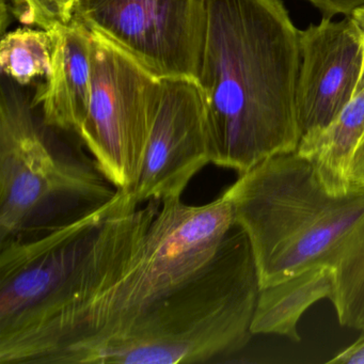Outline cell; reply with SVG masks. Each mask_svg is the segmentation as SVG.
I'll return each mask as SVG.
<instances>
[{
    "instance_id": "18",
    "label": "cell",
    "mask_w": 364,
    "mask_h": 364,
    "mask_svg": "<svg viewBox=\"0 0 364 364\" xmlns=\"http://www.w3.org/2000/svg\"><path fill=\"white\" fill-rule=\"evenodd\" d=\"M348 176L351 184L364 186V137L355 149L349 166Z\"/></svg>"
},
{
    "instance_id": "12",
    "label": "cell",
    "mask_w": 364,
    "mask_h": 364,
    "mask_svg": "<svg viewBox=\"0 0 364 364\" xmlns=\"http://www.w3.org/2000/svg\"><path fill=\"white\" fill-rule=\"evenodd\" d=\"M364 137V87H362L331 123L304 134L297 152L314 165L321 182L333 193L351 187L349 166Z\"/></svg>"
},
{
    "instance_id": "5",
    "label": "cell",
    "mask_w": 364,
    "mask_h": 364,
    "mask_svg": "<svg viewBox=\"0 0 364 364\" xmlns=\"http://www.w3.org/2000/svg\"><path fill=\"white\" fill-rule=\"evenodd\" d=\"M91 97L77 132L106 178L120 191L137 184L161 95V78L92 33Z\"/></svg>"
},
{
    "instance_id": "1",
    "label": "cell",
    "mask_w": 364,
    "mask_h": 364,
    "mask_svg": "<svg viewBox=\"0 0 364 364\" xmlns=\"http://www.w3.org/2000/svg\"><path fill=\"white\" fill-rule=\"evenodd\" d=\"M234 223L221 195L116 210L69 277L39 306L0 329V364H90L103 347L148 325L218 250Z\"/></svg>"
},
{
    "instance_id": "3",
    "label": "cell",
    "mask_w": 364,
    "mask_h": 364,
    "mask_svg": "<svg viewBox=\"0 0 364 364\" xmlns=\"http://www.w3.org/2000/svg\"><path fill=\"white\" fill-rule=\"evenodd\" d=\"M223 195L250 242L261 289L314 266L331 268L364 219V186L332 193L297 151L240 174Z\"/></svg>"
},
{
    "instance_id": "20",
    "label": "cell",
    "mask_w": 364,
    "mask_h": 364,
    "mask_svg": "<svg viewBox=\"0 0 364 364\" xmlns=\"http://www.w3.org/2000/svg\"><path fill=\"white\" fill-rule=\"evenodd\" d=\"M76 1L77 0H63V3H65V10H67L68 16L71 18V10L73 8V6L75 5Z\"/></svg>"
},
{
    "instance_id": "10",
    "label": "cell",
    "mask_w": 364,
    "mask_h": 364,
    "mask_svg": "<svg viewBox=\"0 0 364 364\" xmlns=\"http://www.w3.org/2000/svg\"><path fill=\"white\" fill-rule=\"evenodd\" d=\"M48 31L52 37L50 71L31 107H41L46 127L77 133L90 102L92 35L72 20Z\"/></svg>"
},
{
    "instance_id": "9",
    "label": "cell",
    "mask_w": 364,
    "mask_h": 364,
    "mask_svg": "<svg viewBox=\"0 0 364 364\" xmlns=\"http://www.w3.org/2000/svg\"><path fill=\"white\" fill-rule=\"evenodd\" d=\"M296 108L302 136L323 129L360 90L364 72L361 31L351 16L323 18L300 31Z\"/></svg>"
},
{
    "instance_id": "13",
    "label": "cell",
    "mask_w": 364,
    "mask_h": 364,
    "mask_svg": "<svg viewBox=\"0 0 364 364\" xmlns=\"http://www.w3.org/2000/svg\"><path fill=\"white\" fill-rule=\"evenodd\" d=\"M333 270L331 301L343 327L364 330V219L353 232Z\"/></svg>"
},
{
    "instance_id": "16",
    "label": "cell",
    "mask_w": 364,
    "mask_h": 364,
    "mask_svg": "<svg viewBox=\"0 0 364 364\" xmlns=\"http://www.w3.org/2000/svg\"><path fill=\"white\" fill-rule=\"evenodd\" d=\"M323 14V18L336 16H350L355 10L363 7L364 0H306Z\"/></svg>"
},
{
    "instance_id": "17",
    "label": "cell",
    "mask_w": 364,
    "mask_h": 364,
    "mask_svg": "<svg viewBox=\"0 0 364 364\" xmlns=\"http://www.w3.org/2000/svg\"><path fill=\"white\" fill-rule=\"evenodd\" d=\"M330 364H364V330L350 346L341 353H336L332 359L328 360Z\"/></svg>"
},
{
    "instance_id": "6",
    "label": "cell",
    "mask_w": 364,
    "mask_h": 364,
    "mask_svg": "<svg viewBox=\"0 0 364 364\" xmlns=\"http://www.w3.org/2000/svg\"><path fill=\"white\" fill-rule=\"evenodd\" d=\"M71 20L116 44L159 78H196L202 0H77Z\"/></svg>"
},
{
    "instance_id": "8",
    "label": "cell",
    "mask_w": 364,
    "mask_h": 364,
    "mask_svg": "<svg viewBox=\"0 0 364 364\" xmlns=\"http://www.w3.org/2000/svg\"><path fill=\"white\" fill-rule=\"evenodd\" d=\"M41 235L0 242V328L46 299L92 247L122 197Z\"/></svg>"
},
{
    "instance_id": "15",
    "label": "cell",
    "mask_w": 364,
    "mask_h": 364,
    "mask_svg": "<svg viewBox=\"0 0 364 364\" xmlns=\"http://www.w3.org/2000/svg\"><path fill=\"white\" fill-rule=\"evenodd\" d=\"M9 12L22 24L46 31L71 21L63 0H1V20Z\"/></svg>"
},
{
    "instance_id": "2",
    "label": "cell",
    "mask_w": 364,
    "mask_h": 364,
    "mask_svg": "<svg viewBox=\"0 0 364 364\" xmlns=\"http://www.w3.org/2000/svg\"><path fill=\"white\" fill-rule=\"evenodd\" d=\"M196 78L205 104L210 163L245 173L295 152L300 31L283 0H202Z\"/></svg>"
},
{
    "instance_id": "7",
    "label": "cell",
    "mask_w": 364,
    "mask_h": 364,
    "mask_svg": "<svg viewBox=\"0 0 364 364\" xmlns=\"http://www.w3.org/2000/svg\"><path fill=\"white\" fill-rule=\"evenodd\" d=\"M210 163L205 104L195 78H161V95L137 184L138 203L182 198Z\"/></svg>"
},
{
    "instance_id": "19",
    "label": "cell",
    "mask_w": 364,
    "mask_h": 364,
    "mask_svg": "<svg viewBox=\"0 0 364 364\" xmlns=\"http://www.w3.org/2000/svg\"><path fill=\"white\" fill-rule=\"evenodd\" d=\"M351 18L355 21L358 26L360 27V31H361L362 38H363V48H364V6L363 7L359 8V9L355 10L353 14H351ZM364 87V72H363V78H362L361 87L360 89Z\"/></svg>"
},
{
    "instance_id": "4",
    "label": "cell",
    "mask_w": 364,
    "mask_h": 364,
    "mask_svg": "<svg viewBox=\"0 0 364 364\" xmlns=\"http://www.w3.org/2000/svg\"><path fill=\"white\" fill-rule=\"evenodd\" d=\"M117 188L93 159L58 152L14 93L0 101V242L73 223L112 201Z\"/></svg>"
},
{
    "instance_id": "14",
    "label": "cell",
    "mask_w": 364,
    "mask_h": 364,
    "mask_svg": "<svg viewBox=\"0 0 364 364\" xmlns=\"http://www.w3.org/2000/svg\"><path fill=\"white\" fill-rule=\"evenodd\" d=\"M50 59L52 37L46 29H16L4 35L0 42L1 72L20 85L48 75Z\"/></svg>"
},
{
    "instance_id": "11",
    "label": "cell",
    "mask_w": 364,
    "mask_h": 364,
    "mask_svg": "<svg viewBox=\"0 0 364 364\" xmlns=\"http://www.w3.org/2000/svg\"><path fill=\"white\" fill-rule=\"evenodd\" d=\"M333 291V270L326 265L309 268L281 282L262 287L251 331L284 336L300 342L298 323L309 308Z\"/></svg>"
}]
</instances>
